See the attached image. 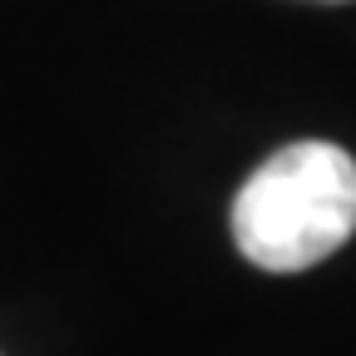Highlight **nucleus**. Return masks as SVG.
<instances>
[{
  "label": "nucleus",
  "instance_id": "f257e3e1",
  "mask_svg": "<svg viewBox=\"0 0 356 356\" xmlns=\"http://www.w3.org/2000/svg\"><path fill=\"white\" fill-rule=\"evenodd\" d=\"M356 233V159L327 139L277 149L233 198V243L262 273H307Z\"/></svg>",
  "mask_w": 356,
  "mask_h": 356
},
{
  "label": "nucleus",
  "instance_id": "f03ea898",
  "mask_svg": "<svg viewBox=\"0 0 356 356\" xmlns=\"http://www.w3.org/2000/svg\"><path fill=\"white\" fill-rule=\"evenodd\" d=\"M312 6H346V0H312Z\"/></svg>",
  "mask_w": 356,
  "mask_h": 356
}]
</instances>
